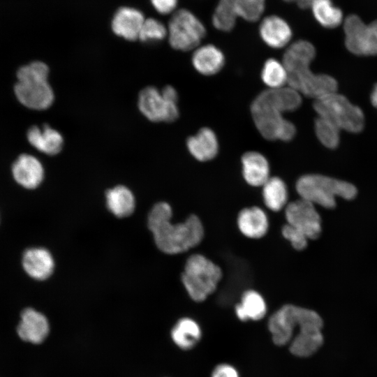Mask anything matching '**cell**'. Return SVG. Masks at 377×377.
Returning <instances> with one entry per match:
<instances>
[{
  "label": "cell",
  "mask_w": 377,
  "mask_h": 377,
  "mask_svg": "<svg viewBox=\"0 0 377 377\" xmlns=\"http://www.w3.org/2000/svg\"><path fill=\"white\" fill-rule=\"evenodd\" d=\"M187 149L196 160L205 162L214 158L219 152V145L214 131L208 127L200 128L186 141Z\"/></svg>",
  "instance_id": "ac0fdd59"
},
{
  "label": "cell",
  "mask_w": 377,
  "mask_h": 377,
  "mask_svg": "<svg viewBox=\"0 0 377 377\" xmlns=\"http://www.w3.org/2000/svg\"><path fill=\"white\" fill-rule=\"evenodd\" d=\"M27 135L33 147L48 155L58 154L63 147L62 135L48 125H44L42 128L34 126L28 130Z\"/></svg>",
  "instance_id": "7402d4cb"
},
{
  "label": "cell",
  "mask_w": 377,
  "mask_h": 377,
  "mask_svg": "<svg viewBox=\"0 0 377 377\" xmlns=\"http://www.w3.org/2000/svg\"><path fill=\"white\" fill-rule=\"evenodd\" d=\"M238 17L236 0H219L212 15V24L219 31H230Z\"/></svg>",
  "instance_id": "f546056e"
},
{
  "label": "cell",
  "mask_w": 377,
  "mask_h": 377,
  "mask_svg": "<svg viewBox=\"0 0 377 377\" xmlns=\"http://www.w3.org/2000/svg\"><path fill=\"white\" fill-rule=\"evenodd\" d=\"M221 277L217 265L202 255L194 254L186 260L182 280L191 298L200 302L214 292Z\"/></svg>",
  "instance_id": "8992f818"
},
{
  "label": "cell",
  "mask_w": 377,
  "mask_h": 377,
  "mask_svg": "<svg viewBox=\"0 0 377 377\" xmlns=\"http://www.w3.org/2000/svg\"><path fill=\"white\" fill-rule=\"evenodd\" d=\"M235 312L241 321H257L266 315L267 304L260 293L249 290L242 294L240 302L235 305Z\"/></svg>",
  "instance_id": "cb8c5ba5"
},
{
  "label": "cell",
  "mask_w": 377,
  "mask_h": 377,
  "mask_svg": "<svg viewBox=\"0 0 377 377\" xmlns=\"http://www.w3.org/2000/svg\"><path fill=\"white\" fill-rule=\"evenodd\" d=\"M106 202L110 211L118 217L128 216L135 209V198L124 186H117L106 192Z\"/></svg>",
  "instance_id": "484cf974"
},
{
  "label": "cell",
  "mask_w": 377,
  "mask_h": 377,
  "mask_svg": "<svg viewBox=\"0 0 377 377\" xmlns=\"http://www.w3.org/2000/svg\"><path fill=\"white\" fill-rule=\"evenodd\" d=\"M167 29L170 45L180 51L195 50L206 35L203 23L185 8L173 13Z\"/></svg>",
  "instance_id": "ba28073f"
},
{
  "label": "cell",
  "mask_w": 377,
  "mask_h": 377,
  "mask_svg": "<svg viewBox=\"0 0 377 377\" xmlns=\"http://www.w3.org/2000/svg\"><path fill=\"white\" fill-rule=\"evenodd\" d=\"M282 235L290 242L293 247L297 251L303 250L307 246L309 239L306 236L288 223L282 228Z\"/></svg>",
  "instance_id": "836d02e7"
},
{
  "label": "cell",
  "mask_w": 377,
  "mask_h": 377,
  "mask_svg": "<svg viewBox=\"0 0 377 377\" xmlns=\"http://www.w3.org/2000/svg\"><path fill=\"white\" fill-rule=\"evenodd\" d=\"M49 69L42 61H34L21 67L17 73L15 93L24 106L45 110L53 103L54 93L48 82Z\"/></svg>",
  "instance_id": "277c9868"
},
{
  "label": "cell",
  "mask_w": 377,
  "mask_h": 377,
  "mask_svg": "<svg viewBox=\"0 0 377 377\" xmlns=\"http://www.w3.org/2000/svg\"><path fill=\"white\" fill-rule=\"evenodd\" d=\"M22 263L27 274L37 280L47 279L52 274L54 267L51 253L44 248H31L26 250Z\"/></svg>",
  "instance_id": "d6986e66"
},
{
  "label": "cell",
  "mask_w": 377,
  "mask_h": 377,
  "mask_svg": "<svg viewBox=\"0 0 377 377\" xmlns=\"http://www.w3.org/2000/svg\"><path fill=\"white\" fill-rule=\"evenodd\" d=\"M287 223L304 233L308 239H316L321 233V219L311 202L300 198L287 205L285 210Z\"/></svg>",
  "instance_id": "4fadbf2b"
},
{
  "label": "cell",
  "mask_w": 377,
  "mask_h": 377,
  "mask_svg": "<svg viewBox=\"0 0 377 377\" xmlns=\"http://www.w3.org/2000/svg\"><path fill=\"white\" fill-rule=\"evenodd\" d=\"M172 209L165 202L156 204L148 216V226L157 247L168 254L188 251L200 243L204 228L199 218L191 214L184 222H171Z\"/></svg>",
  "instance_id": "7a4b0ae2"
},
{
  "label": "cell",
  "mask_w": 377,
  "mask_h": 377,
  "mask_svg": "<svg viewBox=\"0 0 377 377\" xmlns=\"http://www.w3.org/2000/svg\"><path fill=\"white\" fill-rule=\"evenodd\" d=\"M237 225L241 232L247 237H263L268 229V220L265 212L258 207L243 209L238 215Z\"/></svg>",
  "instance_id": "603a6c76"
},
{
  "label": "cell",
  "mask_w": 377,
  "mask_h": 377,
  "mask_svg": "<svg viewBox=\"0 0 377 377\" xmlns=\"http://www.w3.org/2000/svg\"><path fill=\"white\" fill-rule=\"evenodd\" d=\"M315 56L311 43L298 40L288 46L282 59L288 73V86L314 99L337 91L338 87L332 76L313 73L310 65Z\"/></svg>",
  "instance_id": "3957f363"
},
{
  "label": "cell",
  "mask_w": 377,
  "mask_h": 377,
  "mask_svg": "<svg viewBox=\"0 0 377 377\" xmlns=\"http://www.w3.org/2000/svg\"><path fill=\"white\" fill-rule=\"evenodd\" d=\"M168 36V29L154 18L145 19L141 27L138 39L143 42L163 40Z\"/></svg>",
  "instance_id": "d6a6232c"
},
{
  "label": "cell",
  "mask_w": 377,
  "mask_h": 377,
  "mask_svg": "<svg viewBox=\"0 0 377 377\" xmlns=\"http://www.w3.org/2000/svg\"><path fill=\"white\" fill-rule=\"evenodd\" d=\"M145 18L143 13L133 8L121 7L114 13L112 20L113 32L128 40L138 39Z\"/></svg>",
  "instance_id": "2e32d148"
},
{
  "label": "cell",
  "mask_w": 377,
  "mask_h": 377,
  "mask_svg": "<svg viewBox=\"0 0 377 377\" xmlns=\"http://www.w3.org/2000/svg\"><path fill=\"white\" fill-rule=\"evenodd\" d=\"M192 64L200 74L211 76L218 73L225 64L223 52L212 44L198 46L192 54Z\"/></svg>",
  "instance_id": "ffe728a7"
},
{
  "label": "cell",
  "mask_w": 377,
  "mask_h": 377,
  "mask_svg": "<svg viewBox=\"0 0 377 377\" xmlns=\"http://www.w3.org/2000/svg\"><path fill=\"white\" fill-rule=\"evenodd\" d=\"M345 45L351 53L358 56L377 55V20L365 24L357 15L343 20Z\"/></svg>",
  "instance_id": "30bf717a"
},
{
  "label": "cell",
  "mask_w": 377,
  "mask_h": 377,
  "mask_svg": "<svg viewBox=\"0 0 377 377\" xmlns=\"http://www.w3.org/2000/svg\"><path fill=\"white\" fill-rule=\"evenodd\" d=\"M313 109L318 117L332 121L340 130L359 133L364 128V115L362 109L337 91L314 99Z\"/></svg>",
  "instance_id": "52a82bcc"
},
{
  "label": "cell",
  "mask_w": 377,
  "mask_h": 377,
  "mask_svg": "<svg viewBox=\"0 0 377 377\" xmlns=\"http://www.w3.org/2000/svg\"><path fill=\"white\" fill-rule=\"evenodd\" d=\"M177 101V92L172 86H165L161 90L147 87L139 94L138 108L150 121L171 122L179 116Z\"/></svg>",
  "instance_id": "9c48e42d"
},
{
  "label": "cell",
  "mask_w": 377,
  "mask_h": 377,
  "mask_svg": "<svg viewBox=\"0 0 377 377\" xmlns=\"http://www.w3.org/2000/svg\"><path fill=\"white\" fill-rule=\"evenodd\" d=\"M50 325L47 318L32 309H24L17 327L19 337L24 341L34 344L42 343L47 337Z\"/></svg>",
  "instance_id": "5bb4252c"
},
{
  "label": "cell",
  "mask_w": 377,
  "mask_h": 377,
  "mask_svg": "<svg viewBox=\"0 0 377 377\" xmlns=\"http://www.w3.org/2000/svg\"><path fill=\"white\" fill-rule=\"evenodd\" d=\"M340 128L323 117H318L315 121V133L319 141L326 147H337L340 139Z\"/></svg>",
  "instance_id": "4dcf8cb0"
},
{
  "label": "cell",
  "mask_w": 377,
  "mask_h": 377,
  "mask_svg": "<svg viewBox=\"0 0 377 377\" xmlns=\"http://www.w3.org/2000/svg\"><path fill=\"white\" fill-rule=\"evenodd\" d=\"M238 16L248 22L258 21L264 13L265 0H236Z\"/></svg>",
  "instance_id": "1f68e13d"
},
{
  "label": "cell",
  "mask_w": 377,
  "mask_h": 377,
  "mask_svg": "<svg viewBox=\"0 0 377 377\" xmlns=\"http://www.w3.org/2000/svg\"><path fill=\"white\" fill-rule=\"evenodd\" d=\"M262 186L263 200L269 209L277 212L286 205L287 186L281 178L270 177Z\"/></svg>",
  "instance_id": "4316f807"
},
{
  "label": "cell",
  "mask_w": 377,
  "mask_h": 377,
  "mask_svg": "<svg viewBox=\"0 0 377 377\" xmlns=\"http://www.w3.org/2000/svg\"><path fill=\"white\" fill-rule=\"evenodd\" d=\"M283 1H285L286 2H293V1L296 2L297 1V0H283Z\"/></svg>",
  "instance_id": "f35d334b"
},
{
  "label": "cell",
  "mask_w": 377,
  "mask_h": 377,
  "mask_svg": "<svg viewBox=\"0 0 377 377\" xmlns=\"http://www.w3.org/2000/svg\"><path fill=\"white\" fill-rule=\"evenodd\" d=\"M242 175L244 180L251 186H262L269 176V163L260 152L249 151L241 158Z\"/></svg>",
  "instance_id": "44dd1931"
},
{
  "label": "cell",
  "mask_w": 377,
  "mask_h": 377,
  "mask_svg": "<svg viewBox=\"0 0 377 377\" xmlns=\"http://www.w3.org/2000/svg\"><path fill=\"white\" fill-rule=\"evenodd\" d=\"M323 322L316 312L299 327L288 344L290 353L299 357L311 356L322 346Z\"/></svg>",
  "instance_id": "7c38bea8"
},
{
  "label": "cell",
  "mask_w": 377,
  "mask_h": 377,
  "mask_svg": "<svg viewBox=\"0 0 377 377\" xmlns=\"http://www.w3.org/2000/svg\"><path fill=\"white\" fill-rule=\"evenodd\" d=\"M311 309L294 304H285L269 318L268 330L273 343L278 346L288 345L295 331L309 316Z\"/></svg>",
  "instance_id": "8fae6325"
},
{
  "label": "cell",
  "mask_w": 377,
  "mask_h": 377,
  "mask_svg": "<svg viewBox=\"0 0 377 377\" xmlns=\"http://www.w3.org/2000/svg\"><path fill=\"white\" fill-rule=\"evenodd\" d=\"M151 2L156 10L162 15L174 13L177 6V0H151Z\"/></svg>",
  "instance_id": "d590c367"
},
{
  "label": "cell",
  "mask_w": 377,
  "mask_h": 377,
  "mask_svg": "<svg viewBox=\"0 0 377 377\" xmlns=\"http://www.w3.org/2000/svg\"><path fill=\"white\" fill-rule=\"evenodd\" d=\"M170 334L173 342L179 348L190 350L199 343L202 332L200 325L195 320L184 317L175 323Z\"/></svg>",
  "instance_id": "d4e9b609"
},
{
  "label": "cell",
  "mask_w": 377,
  "mask_h": 377,
  "mask_svg": "<svg viewBox=\"0 0 377 377\" xmlns=\"http://www.w3.org/2000/svg\"><path fill=\"white\" fill-rule=\"evenodd\" d=\"M302 102V95L289 86L267 89L260 93L250 108L258 132L268 140H291L296 134V128L283 117V113L296 110Z\"/></svg>",
  "instance_id": "6da1fadb"
},
{
  "label": "cell",
  "mask_w": 377,
  "mask_h": 377,
  "mask_svg": "<svg viewBox=\"0 0 377 377\" xmlns=\"http://www.w3.org/2000/svg\"><path fill=\"white\" fill-rule=\"evenodd\" d=\"M259 34L263 41L269 47L274 49L286 47L293 36L288 23L275 15L267 16L261 21Z\"/></svg>",
  "instance_id": "9a60e30c"
},
{
  "label": "cell",
  "mask_w": 377,
  "mask_h": 377,
  "mask_svg": "<svg viewBox=\"0 0 377 377\" xmlns=\"http://www.w3.org/2000/svg\"><path fill=\"white\" fill-rule=\"evenodd\" d=\"M295 187L300 198L327 209L336 206V197L350 200L357 193L356 187L348 182L318 174L300 177Z\"/></svg>",
  "instance_id": "5b68a950"
},
{
  "label": "cell",
  "mask_w": 377,
  "mask_h": 377,
  "mask_svg": "<svg viewBox=\"0 0 377 377\" xmlns=\"http://www.w3.org/2000/svg\"><path fill=\"white\" fill-rule=\"evenodd\" d=\"M211 377H240L237 369L228 363H220L214 367Z\"/></svg>",
  "instance_id": "e575fe53"
},
{
  "label": "cell",
  "mask_w": 377,
  "mask_h": 377,
  "mask_svg": "<svg viewBox=\"0 0 377 377\" xmlns=\"http://www.w3.org/2000/svg\"><path fill=\"white\" fill-rule=\"evenodd\" d=\"M371 101L373 105L377 108V84L374 86L371 94Z\"/></svg>",
  "instance_id": "74e56055"
},
{
  "label": "cell",
  "mask_w": 377,
  "mask_h": 377,
  "mask_svg": "<svg viewBox=\"0 0 377 377\" xmlns=\"http://www.w3.org/2000/svg\"><path fill=\"white\" fill-rule=\"evenodd\" d=\"M260 77L269 89L288 86V73L283 62L274 58L266 60L263 66Z\"/></svg>",
  "instance_id": "f1b7e54d"
},
{
  "label": "cell",
  "mask_w": 377,
  "mask_h": 377,
  "mask_svg": "<svg viewBox=\"0 0 377 377\" xmlns=\"http://www.w3.org/2000/svg\"><path fill=\"white\" fill-rule=\"evenodd\" d=\"M311 9L316 20L325 28L333 29L343 22L342 10L332 0H316Z\"/></svg>",
  "instance_id": "83f0119b"
},
{
  "label": "cell",
  "mask_w": 377,
  "mask_h": 377,
  "mask_svg": "<svg viewBox=\"0 0 377 377\" xmlns=\"http://www.w3.org/2000/svg\"><path fill=\"white\" fill-rule=\"evenodd\" d=\"M316 0H297V6L302 9L311 8L313 3Z\"/></svg>",
  "instance_id": "8d00e7d4"
},
{
  "label": "cell",
  "mask_w": 377,
  "mask_h": 377,
  "mask_svg": "<svg viewBox=\"0 0 377 377\" xmlns=\"http://www.w3.org/2000/svg\"><path fill=\"white\" fill-rule=\"evenodd\" d=\"M15 180L26 188H35L40 185L44 177V170L41 163L34 156L23 154L20 155L12 167Z\"/></svg>",
  "instance_id": "e0dca14e"
}]
</instances>
